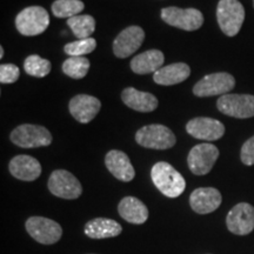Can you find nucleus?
<instances>
[{"label":"nucleus","mask_w":254,"mask_h":254,"mask_svg":"<svg viewBox=\"0 0 254 254\" xmlns=\"http://www.w3.org/2000/svg\"><path fill=\"white\" fill-rule=\"evenodd\" d=\"M217 20L226 36H237L245 20V8L239 0H220L217 7Z\"/></svg>","instance_id":"nucleus-2"},{"label":"nucleus","mask_w":254,"mask_h":254,"mask_svg":"<svg viewBox=\"0 0 254 254\" xmlns=\"http://www.w3.org/2000/svg\"><path fill=\"white\" fill-rule=\"evenodd\" d=\"M50 25V15L40 6H30L24 8L15 18V27L23 36L33 37L46 31Z\"/></svg>","instance_id":"nucleus-4"},{"label":"nucleus","mask_w":254,"mask_h":254,"mask_svg":"<svg viewBox=\"0 0 254 254\" xmlns=\"http://www.w3.org/2000/svg\"><path fill=\"white\" fill-rule=\"evenodd\" d=\"M190 74V66L185 63H176L172 65L163 66L153 74L155 84L163 86H172L185 81Z\"/></svg>","instance_id":"nucleus-22"},{"label":"nucleus","mask_w":254,"mask_h":254,"mask_svg":"<svg viewBox=\"0 0 254 254\" xmlns=\"http://www.w3.org/2000/svg\"><path fill=\"white\" fill-rule=\"evenodd\" d=\"M67 25L78 39H87L95 30V19L90 14H78L69 18Z\"/></svg>","instance_id":"nucleus-24"},{"label":"nucleus","mask_w":254,"mask_h":254,"mask_svg":"<svg viewBox=\"0 0 254 254\" xmlns=\"http://www.w3.org/2000/svg\"><path fill=\"white\" fill-rule=\"evenodd\" d=\"M97 47V41L93 38H87V39H78L73 41L64 47V52L69 57H84L85 55L93 52Z\"/></svg>","instance_id":"nucleus-28"},{"label":"nucleus","mask_w":254,"mask_h":254,"mask_svg":"<svg viewBox=\"0 0 254 254\" xmlns=\"http://www.w3.org/2000/svg\"><path fill=\"white\" fill-rule=\"evenodd\" d=\"M27 233L43 245H53L62 239L63 228L58 222L44 217H31L25 224Z\"/></svg>","instance_id":"nucleus-6"},{"label":"nucleus","mask_w":254,"mask_h":254,"mask_svg":"<svg viewBox=\"0 0 254 254\" xmlns=\"http://www.w3.org/2000/svg\"><path fill=\"white\" fill-rule=\"evenodd\" d=\"M161 18L171 26L184 31H195L204 24V15L196 8L166 7L161 9Z\"/></svg>","instance_id":"nucleus-7"},{"label":"nucleus","mask_w":254,"mask_h":254,"mask_svg":"<svg viewBox=\"0 0 254 254\" xmlns=\"http://www.w3.org/2000/svg\"><path fill=\"white\" fill-rule=\"evenodd\" d=\"M228 231L237 236H247L254 230V207L247 202H240L228 212L226 217Z\"/></svg>","instance_id":"nucleus-12"},{"label":"nucleus","mask_w":254,"mask_h":254,"mask_svg":"<svg viewBox=\"0 0 254 254\" xmlns=\"http://www.w3.org/2000/svg\"><path fill=\"white\" fill-rule=\"evenodd\" d=\"M20 71L13 64H2L0 66V81L1 84H13L19 79Z\"/></svg>","instance_id":"nucleus-29"},{"label":"nucleus","mask_w":254,"mask_h":254,"mask_svg":"<svg viewBox=\"0 0 254 254\" xmlns=\"http://www.w3.org/2000/svg\"><path fill=\"white\" fill-rule=\"evenodd\" d=\"M84 2L80 0H56L52 4V13L57 18H72L80 14Z\"/></svg>","instance_id":"nucleus-26"},{"label":"nucleus","mask_w":254,"mask_h":254,"mask_svg":"<svg viewBox=\"0 0 254 254\" xmlns=\"http://www.w3.org/2000/svg\"><path fill=\"white\" fill-rule=\"evenodd\" d=\"M186 131L195 139L214 141L224 135L225 126L217 119L199 117V118H194L187 123Z\"/></svg>","instance_id":"nucleus-13"},{"label":"nucleus","mask_w":254,"mask_h":254,"mask_svg":"<svg viewBox=\"0 0 254 254\" xmlns=\"http://www.w3.org/2000/svg\"><path fill=\"white\" fill-rule=\"evenodd\" d=\"M8 170L12 176L23 182H33L41 174V165L30 155H17L9 161Z\"/></svg>","instance_id":"nucleus-18"},{"label":"nucleus","mask_w":254,"mask_h":254,"mask_svg":"<svg viewBox=\"0 0 254 254\" xmlns=\"http://www.w3.org/2000/svg\"><path fill=\"white\" fill-rule=\"evenodd\" d=\"M90 254H93V253H90Z\"/></svg>","instance_id":"nucleus-33"},{"label":"nucleus","mask_w":254,"mask_h":254,"mask_svg":"<svg viewBox=\"0 0 254 254\" xmlns=\"http://www.w3.org/2000/svg\"><path fill=\"white\" fill-rule=\"evenodd\" d=\"M101 103L99 99L88 94H78L69 101L68 109L73 118L81 124H88L99 113Z\"/></svg>","instance_id":"nucleus-16"},{"label":"nucleus","mask_w":254,"mask_h":254,"mask_svg":"<svg viewBox=\"0 0 254 254\" xmlns=\"http://www.w3.org/2000/svg\"><path fill=\"white\" fill-rule=\"evenodd\" d=\"M236 86V79L230 73L218 72L207 74L199 80L193 87V93L196 97H213L224 95L233 90Z\"/></svg>","instance_id":"nucleus-8"},{"label":"nucleus","mask_w":254,"mask_h":254,"mask_svg":"<svg viewBox=\"0 0 254 254\" xmlns=\"http://www.w3.org/2000/svg\"><path fill=\"white\" fill-rule=\"evenodd\" d=\"M90 60L85 57H69L63 64V72L72 79H82L90 71Z\"/></svg>","instance_id":"nucleus-25"},{"label":"nucleus","mask_w":254,"mask_h":254,"mask_svg":"<svg viewBox=\"0 0 254 254\" xmlns=\"http://www.w3.org/2000/svg\"><path fill=\"white\" fill-rule=\"evenodd\" d=\"M253 6H254V0H253Z\"/></svg>","instance_id":"nucleus-32"},{"label":"nucleus","mask_w":254,"mask_h":254,"mask_svg":"<svg viewBox=\"0 0 254 254\" xmlns=\"http://www.w3.org/2000/svg\"><path fill=\"white\" fill-rule=\"evenodd\" d=\"M49 190L53 195L67 200L77 199L82 193L80 182L65 170H56L52 172L49 179Z\"/></svg>","instance_id":"nucleus-10"},{"label":"nucleus","mask_w":254,"mask_h":254,"mask_svg":"<svg viewBox=\"0 0 254 254\" xmlns=\"http://www.w3.org/2000/svg\"><path fill=\"white\" fill-rule=\"evenodd\" d=\"M222 196L214 187H200L190 196V208L198 214H208L214 212L221 205Z\"/></svg>","instance_id":"nucleus-15"},{"label":"nucleus","mask_w":254,"mask_h":254,"mask_svg":"<svg viewBox=\"0 0 254 254\" xmlns=\"http://www.w3.org/2000/svg\"><path fill=\"white\" fill-rule=\"evenodd\" d=\"M165 62L164 53L159 50H150L140 53L131 62V69L136 74L155 73L163 67Z\"/></svg>","instance_id":"nucleus-23"},{"label":"nucleus","mask_w":254,"mask_h":254,"mask_svg":"<svg viewBox=\"0 0 254 254\" xmlns=\"http://www.w3.org/2000/svg\"><path fill=\"white\" fill-rule=\"evenodd\" d=\"M151 178L155 187L167 198H178L186 189L184 177L165 161H159L152 167Z\"/></svg>","instance_id":"nucleus-1"},{"label":"nucleus","mask_w":254,"mask_h":254,"mask_svg":"<svg viewBox=\"0 0 254 254\" xmlns=\"http://www.w3.org/2000/svg\"><path fill=\"white\" fill-rule=\"evenodd\" d=\"M24 68L27 74L37 78H44L51 72V63L47 59L33 55L25 59Z\"/></svg>","instance_id":"nucleus-27"},{"label":"nucleus","mask_w":254,"mask_h":254,"mask_svg":"<svg viewBox=\"0 0 254 254\" xmlns=\"http://www.w3.org/2000/svg\"><path fill=\"white\" fill-rule=\"evenodd\" d=\"M4 57V49H2V46L0 47V58H2Z\"/></svg>","instance_id":"nucleus-31"},{"label":"nucleus","mask_w":254,"mask_h":254,"mask_svg":"<svg viewBox=\"0 0 254 254\" xmlns=\"http://www.w3.org/2000/svg\"><path fill=\"white\" fill-rule=\"evenodd\" d=\"M105 165L107 170L112 173V176L120 182H132L135 176V171L132 166L131 160L127 157V154L122 151H110L105 157Z\"/></svg>","instance_id":"nucleus-17"},{"label":"nucleus","mask_w":254,"mask_h":254,"mask_svg":"<svg viewBox=\"0 0 254 254\" xmlns=\"http://www.w3.org/2000/svg\"><path fill=\"white\" fill-rule=\"evenodd\" d=\"M145 39V32L140 26H129L120 32L114 39L113 52L118 58H127L136 52Z\"/></svg>","instance_id":"nucleus-14"},{"label":"nucleus","mask_w":254,"mask_h":254,"mask_svg":"<svg viewBox=\"0 0 254 254\" xmlns=\"http://www.w3.org/2000/svg\"><path fill=\"white\" fill-rule=\"evenodd\" d=\"M217 107L221 113L238 119L254 117V95L251 94H224L217 101Z\"/></svg>","instance_id":"nucleus-9"},{"label":"nucleus","mask_w":254,"mask_h":254,"mask_svg":"<svg viewBox=\"0 0 254 254\" xmlns=\"http://www.w3.org/2000/svg\"><path fill=\"white\" fill-rule=\"evenodd\" d=\"M11 141L23 148L44 147L52 144V135L44 126L24 124L12 131Z\"/></svg>","instance_id":"nucleus-5"},{"label":"nucleus","mask_w":254,"mask_h":254,"mask_svg":"<svg viewBox=\"0 0 254 254\" xmlns=\"http://www.w3.org/2000/svg\"><path fill=\"white\" fill-rule=\"evenodd\" d=\"M118 212L129 224L141 225L148 219V209L141 200L135 196H125L118 205Z\"/></svg>","instance_id":"nucleus-19"},{"label":"nucleus","mask_w":254,"mask_h":254,"mask_svg":"<svg viewBox=\"0 0 254 254\" xmlns=\"http://www.w3.org/2000/svg\"><path fill=\"white\" fill-rule=\"evenodd\" d=\"M135 140L142 147L152 150H168L177 142L174 133L168 127L159 124L141 127L136 132Z\"/></svg>","instance_id":"nucleus-3"},{"label":"nucleus","mask_w":254,"mask_h":254,"mask_svg":"<svg viewBox=\"0 0 254 254\" xmlns=\"http://www.w3.org/2000/svg\"><path fill=\"white\" fill-rule=\"evenodd\" d=\"M123 227L119 222L107 218H95L85 225L84 233L91 239H107L118 237Z\"/></svg>","instance_id":"nucleus-20"},{"label":"nucleus","mask_w":254,"mask_h":254,"mask_svg":"<svg viewBox=\"0 0 254 254\" xmlns=\"http://www.w3.org/2000/svg\"><path fill=\"white\" fill-rule=\"evenodd\" d=\"M218 158L219 150L217 146L212 144H199L190 151L187 164L193 174L205 176L211 172Z\"/></svg>","instance_id":"nucleus-11"},{"label":"nucleus","mask_w":254,"mask_h":254,"mask_svg":"<svg viewBox=\"0 0 254 254\" xmlns=\"http://www.w3.org/2000/svg\"><path fill=\"white\" fill-rule=\"evenodd\" d=\"M240 158L243 164L247 165V166L254 165V135L243 145L240 152Z\"/></svg>","instance_id":"nucleus-30"},{"label":"nucleus","mask_w":254,"mask_h":254,"mask_svg":"<svg viewBox=\"0 0 254 254\" xmlns=\"http://www.w3.org/2000/svg\"><path fill=\"white\" fill-rule=\"evenodd\" d=\"M122 99L126 106L138 112H152L158 107V99L153 94L133 87H127L123 91Z\"/></svg>","instance_id":"nucleus-21"}]
</instances>
